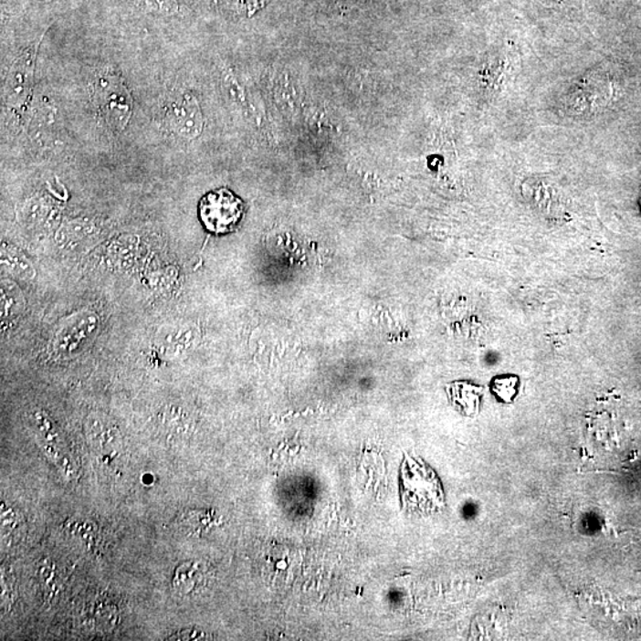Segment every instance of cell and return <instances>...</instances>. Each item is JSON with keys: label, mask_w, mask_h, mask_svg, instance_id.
<instances>
[{"label": "cell", "mask_w": 641, "mask_h": 641, "mask_svg": "<svg viewBox=\"0 0 641 641\" xmlns=\"http://www.w3.org/2000/svg\"><path fill=\"white\" fill-rule=\"evenodd\" d=\"M402 497L404 505L417 512H433L445 506L437 474L418 458H406L403 463Z\"/></svg>", "instance_id": "1"}, {"label": "cell", "mask_w": 641, "mask_h": 641, "mask_svg": "<svg viewBox=\"0 0 641 641\" xmlns=\"http://www.w3.org/2000/svg\"><path fill=\"white\" fill-rule=\"evenodd\" d=\"M93 99L100 117L110 129L121 132L132 116V97L125 83L114 75H105L94 83Z\"/></svg>", "instance_id": "2"}, {"label": "cell", "mask_w": 641, "mask_h": 641, "mask_svg": "<svg viewBox=\"0 0 641 641\" xmlns=\"http://www.w3.org/2000/svg\"><path fill=\"white\" fill-rule=\"evenodd\" d=\"M200 219L207 231L224 235L236 228L244 215V202L227 188L208 193L200 202Z\"/></svg>", "instance_id": "3"}, {"label": "cell", "mask_w": 641, "mask_h": 641, "mask_svg": "<svg viewBox=\"0 0 641 641\" xmlns=\"http://www.w3.org/2000/svg\"><path fill=\"white\" fill-rule=\"evenodd\" d=\"M166 122L176 136L184 140H195L204 129L199 102L190 94L182 95L170 105L166 112Z\"/></svg>", "instance_id": "4"}, {"label": "cell", "mask_w": 641, "mask_h": 641, "mask_svg": "<svg viewBox=\"0 0 641 641\" xmlns=\"http://www.w3.org/2000/svg\"><path fill=\"white\" fill-rule=\"evenodd\" d=\"M35 49L23 53L12 65L5 83L7 102L12 106H21L29 95L34 79Z\"/></svg>", "instance_id": "5"}, {"label": "cell", "mask_w": 641, "mask_h": 641, "mask_svg": "<svg viewBox=\"0 0 641 641\" xmlns=\"http://www.w3.org/2000/svg\"><path fill=\"white\" fill-rule=\"evenodd\" d=\"M449 402L454 409L466 417H477L480 413L484 387L468 382H455L447 386Z\"/></svg>", "instance_id": "6"}, {"label": "cell", "mask_w": 641, "mask_h": 641, "mask_svg": "<svg viewBox=\"0 0 641 641\" xmlns=\"http://www.w3.org/2000/svg\"><path fill=\"white\" fill-rule=\"evenodd\" d=\"M97 326V319L93 315L71 320L58 332L57 347L61 352H74L82 344L89 342Z\"/></svg>", "instance_id": "7"}, {"label": "cell", "mask_w": 641, "mask_h": 641, "mask_svg": "<svg viewBox=\"0 0 641 641\" xmlns=\"http://www.w3.org/2000/svg\"><path fill=\"white\" fill-rule=\"evenodd\" d=\"M205 569L199 562H184L178 565L173 575V587L181 595L194 594L205 584Z\"/></svg>", "instance_id": "8"}, {"label": "cell", "mask_w": 641, "mask_h": 641, "mask_svg": "<svg viewBox=\"0 0 641 641\" xmlns=\"http://www.w3.org/2000/svg\"><path fill=\"white\" fill-rule=\"evenodd\" d=\"M520 378L516 374H500L490 380L489 389L499 403L512 404L520 394Z\"/></svg>", "instance_id": "9"}, {"label": "cell", "mask_w": 641, "mask_h": 641, "mask_svg": "<svg viewBox=\"0 0 641 641\" xmlns=\"http://www.w3.org/2000/svg\"><path fill=\"white\" fill-rule=\"evenodd\" d=\"M185 330L173 331L170 332V342H165L166 347H172L173 352L187 351V336L184 338Z\"/></svg>", "instance_id": "10"}, {"label": "cell", "mask_w": 641, "mask_h": 641, "mask_svg": "<svg viewBox=\"0 0 641 641\" xmlns=\"http://www.w3.org/2000/svg\"><path fill=\"white\" fill-rule=\"evenodd\" d=\"M142 6L149 11H165L168 9V0H137Z\"/></svg>", "instance_id": "11"}]
</instances>
